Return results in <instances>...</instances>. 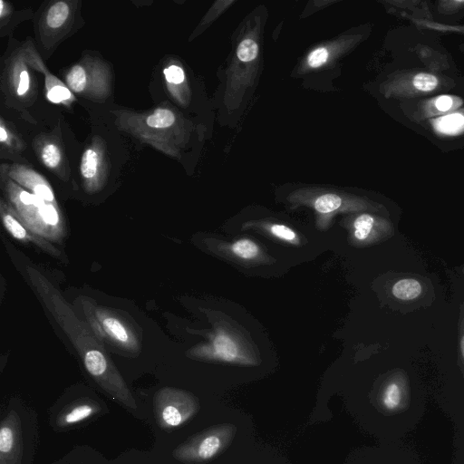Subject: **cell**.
Instances as JSON below:
<instances>
[{
    "mask_svg": "<svg viewBox=\"0 0 464 464\" xmlns=\"http://www.w3.org/2000/svg\"><path fill=\"white\" fill-rule=\"evenodd\" d=\"M26 271L43 303L78 352L87 372L112 398L135 410L130 391L87 323L77 316L59 289L39 270L27 266Z\"/></svg>",
    "mask_w": 464,
    "mask_h": 464,
    "instance_id": "6da1fadb",
    "label": "cell"
},
{
    "mask_svg": "<svg viewBox=\"0 0 464 464\" xmlns=\"http://www.w3.org/2000/svg\"><path fill=\"white\" fill-rule=\"evenodd\" d=\"M77 303L87 324L102 342L129 353H139L140 343L132 326L116 311L98 305L89 297L80 296Z\"/></svg>",
    "mask_w": 464,
    "mask_h": 464,
    "instance_id": "7a4b0ae2",
    "label": "cell"
},
{
    "mask_svg": "<svg viewBox=\"0 0 464 464\" xmlns=\"http://www.w3.org/2000/svg\"><path fill=\"white\" fill-rule=\"evenodd\" d=\"M289 201L292 204L311 207L316 213L318 224L323 227H326L332 218L338 213L385 211L382 205L367 198L324 188L297 189L289 196Z\"/></svg>",
    "mask_w": 464,
    "mask_h": 464,
    "instance_id": "3957f363",
    "label": "cell"
},
{
    "mask_svg": "<svg viewBox=\"0 0 464 464\" xmlns=\"http://www.w3.org/2000/svg\"><path fill=\"white\" fill-rule=\"evenodd\" d=\"M245 30L237 46L235 56L227 71L226 101L237 106L246 89L251 86L257 72L259 61V18L253 26Z\"/></svg>",
    "mask_w": 464,
    "mask_h": 464,
    "instance_id": "277c9868",
    "label": "cell"
},
{
    "mask_svg": "<svg viewBox=\"0 0 464 464\" xmlns=\"http://www.w3.org/2000/svg\"><path fill=\"white\" fill-rule=\"evenodd\" d=\"M15 205L23 222L34 233L53 242L64 238L66 227L55 204L21 190L15 195Z\"/></svg>",
    "mask_w": 464,
    "mask_h": 464,
    "instance_id": "5b68a950",
    "label": "cell"
},
{
    "mask_svg": "<svg viewBox=\"0 0 464 464\" xmlns=\"http://www.w3.org/2000/svg\"><path fill=\"white\" fill-rule=\"evenodd\" d=\"M384 295L394 308L408 313L430 306L435 290L426 276L413 273H393L384 283Z\"/></svg>",
    "mask_w": 464,
    "mask_h": 464,
    "instance_id": "8992f818",
    "label": "cell"
},
{
    "mask_svg": "<svg viewBox=\"0 0 464 464\" xmlns=\"http://www.w3.org/2000/svg\"><path fill=\"white\" fill-rule=\"evenodd\" d=\"M153 403L158 425L168 430L184 424L199 408L197 398L191 393L170 387L159 390Z\"/></svg>",
    "mask_w": 464,
    "mask_h": 464,
    "instance_id": "52a82bcc",
    "label": "cell"
},
{
    "mask_svg": "<svg viewBox=\"0 0 464 464\" xmlns=\"http://www.w3.org/2000/svg\"><path fill=\"white\" fill-rule=\"evenodd\" d=\"M235 427L222 425L201 432L178 446L173 456L184 463H200L217 456L229 444Z\"/></svg>",
    "mask_w": 464,
    "mask_h": 464,
    "instance_id": "ba28073f",
    "label": "cell"
},
{
    "mask_svg": "<svg viewBox=\"0 0 464 464\" xmlns=\"http://www.w3.org/2000/svg\"><path fill=\"white\" fill-rule=\"evenodd\" d=\"M440 85V79L433 73L406 70L390 75L381 84V92L387 98H412L431 93Z\"/></svg>",
    "mask_w": 464,
    "mask_h": 464,
    "instance_id": "9c48e42d",
    "label": "cell"
},
{
    "mask_svg": "<svg viewBox=\"0 0 464 464\" xmlns=\"http://www.w3.org/2000/svg\"><path fill=\"white\" fill-rule=\"evenodd\" d=\"M350 225L351 242L357 246L378 244L394 235L392 222L389 218L372 212L356 213Z\"/></svg>",
    "mask_w": 464,
    "mask_h": 464,
    "instance_id": "30bf717a",
    "label": "cell"
},
{
    "mask_svg": "<svg viewBox=\"0 0 464 464\" xmlns=\"http://www.w3.org/2000/svg\"><path fill=\"white\" fill-rule=\"evenodd\" d=\"M362 39L361 34L341 35L312 49L298 66V73H306L332 64L353 49Z\"/></svg>",
    "mask_w": 464,
    "mask_h": 464,
    "instance_id": "8fae6325",
    "label": "cell"
},
{
    "mask_svg": "<svg viewBox=\"0 0 464 464\" xmlns=\"http://www.w3.org/2000/svg\"><path fill=\"white\" fill-rule=\"evenodd\" d=\"M190 353L198 358L244 364L252 363L251 359L243 353L237 339L224 330H219L209 343L195 348Z\"/></svg>",
    "mask_w": 464,
    "mask_h": 464,
    "instance_id": "7c38bea8",
    "label": "cell"
},
{
    "mask_svg": "<svg viewBox=\"0 0 464 464\" xmlns=\"http://www.w3.org/2000/svg\"><path fill=\"white\" fill-rule=\"evenodd\" d=\"M1 217L5 230L15 239L24 243L34 244L45 253L63 262L67 260L66 256L51 244V241L31 230L23 222L17 212L7 208V206H2Z\"/></svg>",
    "mask_w": 464,
    "mask_h": 464,
    "instance_id": "4fadbf2b",
    "label": "cell"
},
{
    "mask_svg": "<svg viewBox=\"0 0 464 464\" xmlns=\"http://www.w3.org/2000/svg\"><path fill=\"white\" fill-rule=\"evenodd\" d=\"M23 440L17 414L6 415L0 428V464H21Z\"/></svg>",
    "mask_w": 464,
    "mask_h": 464,
    "instance_id": "5bb4252c",
    "label": "cell"
},
{
    "mask_svg": "<svg viewBox=\"0 0 464 464\" xmlns=\"http://www.w3.org/2000/svg\"><path fill=\"white\" fill-rule=\"evenodd\" d=\"M100 410V405L96 401L80 400L63 408L55 422L59 428H69L93 417Z\"/></svg>",
    "mask_w": 464,
    "mask_h": 464,
    "instance_id": "9a60e30c",
    "label": "cell"
},
{
    "mask_svg": "<svg viewBox=\"0 0 464 464\" xmlns=\"http://www.w3.org/2000/svg\"><path fill=\"white\" fill-rule=\"evenodd\" d=\"M463 104V100L455 95H439L419 104L416 117L423 120L452 112Z\"/></svg>",
    "mask_w": 464,
    "mask_h": 464,
    "instance_id": "2e32d148",
    "label": "cell"
},
{
    "mask_svg": "<svg viewBox=\"0 0 464 464\" xmlns=\"http://www.w3.org/2000/svg\"><path fill=\"white\" fill-rule=\"evenodd\" d=\"M433 129L441 134L456 135L464 130V111H452L430 120Z\"/></svg>",
    "mask_w": 464,
    "mask_h": 464,
    "instance_id": "e0dca14e",
    "label": "cell"
},
{
    "mask_svg": "<svg viewBox=\"0 0 464 464\" xmlns=\"http://www.w3.org/2000/svg\"><path fill=\"white\" fill-rule=\"evenodd\" d=\"M229 252L244 261H256L261 256L259 246L251 239L241 238L229 246Z\"/></svg>",
    "mask_w": 464,
    "mask_h": 464,
    "instance_id": "ac0fdd59",
    "label": "cell"
},
{
    "mask_svg": "<svg viewBox=\"0 0 464 464\" xmlns=\"http://www.w3.org/2000/svg\"><path fill=\"white\" fill-rule=\"evenodd\" d=\"M402 398V387L401 382L397 379L389 381L382 393V403L390 411H393L399 407Z\"/></svg>",
    "mask_w": 464,
    "mask_h": 464,
    "instance_id": "d6986e66",
    "label": "cell"
},
{
    "mask_svg": "<svg viewBox=\"0 0 464 464\" xmlns=\"http://www.w3.org/2000/svg\"><path fill=\"white\" fill-rule=\"evenodd\" d=\"M69 14V6L65 2H57L48 10L46 22L49 27L58 28L66 21Z\"/></svg>",
    "mask_w": 464,
    "mask_h": 464,
    "instance_id": "ffe728a7",
    "label": "cell"
},
{
    "mask_svg": "<svg viewBox=\"0 0 464 464\" xmlns=\"http://www.w3.org/2000/svg\"><path fill=\"white\" fill-rule=\"evenodd\" d=\"M175 121V114L170 110L157 109L147 118L146 123L151 128L163 129L173 125Z\"/></svg>",
    "mask_w": 464,
    "mask_h": 464,
    "instance_id": "44dd1931",
    "label": "cell"
},
{
    "mask_svg": "<svg viewBox=\"0 0 464 464\" xmlns=\"http://www.w3.org/2000/svg\"><path fill=\"white\" fill-rule=\"evenodd\" d=\"M264 227L269 234L280 240L290 244H299L300 242L297 234L285 225L269 223L264 226Z\"/></svg>",
    "mask_w": 464,
    "mask_h": 464,
    "instance_id": "7402d4cb",
    "label": "cell"
},
{
    "mask_svg": "<svg viewBox=\"0 0 464 464\" xmlns=\"http://www.w3.org/2000/svg\"><path fill=\"white\" fill-rule=\"evenodd\" d=\"M98 167V155L92 149L84 151L81 161V173L85 179H92L95 176Z\"/></svg>",
    "mask_w": 464,
    "mask_h": 464,
    "instance_id": "603a6c76",
    "label": "cell"
},
{
    "mask_svg": "<svg viewBox=\"0 0 464 464\" xmlns=\"http://www.w3.org/2000/svg\"><path fill=\"white\" fill-rule=\"evenodd\" d=\"M67 82L72 91L76 92H82L86 86L84 69L80 65L73 66L67 75Z\"/></svg>",
    "mask_w": 464,
    "mask_h": 464,
    "instance_id": "cb8c5ba5",
    "label": "cell"
},
{
    "mask_svg": "<svg viewBox=\"0 0 464 464\" xmlns=\"http://www.w3.org/2000/svg\"><path fill=\"white\" fill-rule=\"evenodd\" d=\"M458 355L461 366L464 368V302L459 304L458 320Z\"/></svg>",
    "mask_w": 464,
    "mask_h": 464,
    "instance_id": "d4e9b609",
    "label": "cell"
},
{
    "mask_svg": "<svg viewBox=\"0 0 464 464\" xmlns=\"http://www.w3.org/2000/svg\"><path fill=\"white\" fill-rule=\"evenodd\" d=\"M42 159L49 168H55L60 163L61 153L54 144H47L42 151Z\"/></svg>",
    "mask_w": 464,
    "mask_h": 464,
    "instance_id": "484cf974",
    "label": "cell"
},
{
    "mask_svg": "<svg viewBox=\"0 0 464 464\" xmlns=\"http://www.w3.org/2000/svg\"><path fill=\"white\" fill-rule=\"evenodd\" d=\"M464 8V0H443L438 2V10L440 14H451Z\"/></svg>",
    "mask_w": 464,
    "mask_h": 464,
    "instance_id": "4316f807",
    "label": "cell"
},
{
    "mask_svg": "<svg viewBox=\"0 0 464 464\" xmlns=\"http://www.w3.org/2000/svg\"><path fill=\"white\" fill-rule=\"evenodd\" d=\"M166 80L173 84H179L185 79L184 71L178 65H170L164 70Z\"/></svg>",
    "mask_w": 464,
    "mask_h": 464,
    "instance_id": "83f0119b",
    "label": "cell"
},
{
    "mask_svg": "<svg viewBox=\"0 0 464 464\" xmlns=\"http://www.w3.org/2000/svg\"><path fill=\"white\" fill-rule=\"evenodd\" d=\"M47 96L53 102H61L68 100L71 97V92L67 88L56 85L48 92Z\"/></svg>",
    "mask_w": 464,
    "mask_h": 464,
    "instance_id": "f1b7e54d",
    "label": "cell"
},
{
    "mask_svg": "<svg viewBox=\"0 0 464 464\" xmlns=\"http://www.w3.org/2000/svg\"><path fill=\"white\" fill-rule=\"evenodd\" d=\"M416 22H419L420 24H422L425 27L434 29L437 31H442V32H453V33H461L464 34V25L463 26H453V25H446V24H435L433 22H428V21H419L415 20Z\"/></svg>",
    "mask_w": 464,
    "mask_h": 464,
    "instance_id": "f546056e",
    "label": "cell"
},
{
    "mask_svg": "<svg viewBox=\"0 0 464 464\" xmlns=\"http://www.w3.org/2000/svg\"><path fill=\"white\" fill-rule=\"evenodd\" d=\"M34 194L44 199L46 202L53 203L54 202V195L50 187L44 183H38L33 188Z\"/></svg>",
    "mask_w": 464,
    "mask_h": 464,
    "instance_id": "4dcf8cb0",
    "label": "cell"
},
{
    "mask_svg": "<svg viewBox=\"0 0 464 464\" xmlns=\"http://www.w3.org/2000/svg\"><path fill=\"white\" fill-rule=\"evenodd\" d=\"M29 88V75L26 71H23L20 73L19 84L17 88L18 95L24 94Z\"/></svg>",
    "mask_w": 464,
    "mask_h": 464,
    "instance_id": "1f68e13d",
    "label": "cell"
},
{
    "mask_svg": "<svg viewBox=\"0 0 464 464\" xmlns=\"http://www.w3.org/2000/svg\"><path fill=\"white\" fill-rule=\"evenodd\" d=\"M7 140V133L3 126L0 127V140L5 142Z\"/></svg>",
    "mask_w": 464,
    "mask_h": 464,
    "instance_id": "d6a6232c",
    "label": "cell"
},
{
    "mask_svg": "<svg viewBox=\"0 0 464 464\" xmlns=\"http://www.w3.org/2000/svg\"><path fill=\"white\" fill-rule=\"evenodd\" d=\"M3 1H0V14H3Z\"/></svg>",
    "mask_w": 464,
    "mask_h": 464,
    "instance_id": "836d02e7",
    "label": "cell"
},
{
    "mask_svg": "<svg viewBox=\"0 0 464 464\" xmlns=\"http://www.w3.org/2000/svg\"><path fill=\"white\" fill-rule=\"evenodd\" d=\"M462 273H463V275H464V266H463V267H462Z\"/></svg>",
    "mask_w": 464,
    "mask_h": 464,
    "instance_id": "e575fe53",
    "label": "cell"
}]
</instances>
